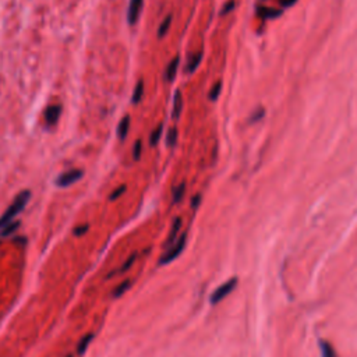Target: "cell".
<instances>
[{
    "label": "cell",
    "mask_w": 357,
    "mask_h": 357,
    "mask_svg": "<svg viewBox=\"0 0 357 357\" xmlns=\"http://www.w3.org/2000/svg\"><path fill=\"white\" fill-rule=\"evenodd\" d=\"M31 195H32V194H31L30 190H23L21 193L17 194V197L14 198V201L10 204V206H9L6 211H5V213L0 217V230L3 229L5 226H7L9 224H12L14 218L24 209L27 204H28V201L31 200Z\"/></svg>",
    "instance_id": "obj_1"
},
{
    "label": "cell",
    "mask_w": 357,
    "mask_h": 357,
    "mask_svg": "<svg viewBox=\"0 0 357 357\" xmlns=\"http://www.w3.org/2000/svg\"><path fill=\"white\" fill-rule=\"evenodd\" d=\"M186 243H187V233H183L169 248H166V253L159 260V265H168L172 261H175L184 251Z\"/></svg>",
    "instance_id": "obj_2"
},
{
    "label": "cell",
    "mask_w": 357,
    "mask_h": 357,
    "mask_svg": "<svg viewBox=\"0 0 357 357\" xmlns=\"http://www.w3.org/2000/svg\"><path fill=\"white\" fill-rule=\"evenodd\" d=\"M237 283H239L237 278H232V279H229V280H226L224 284H221L218 289L212 293L211 297H209V302H211V304H218V303L222 302L224 299H226V297L229 296L232 292L236 289Z\"/></svg>",
    "instance_id": "obj_3"
},
{
    "label": "cell",
    "mask_w": 357,
    "mask_h": 357,
    "mask_svg": "<svg viewBox=\"0 0 357 357\" xmlns=\"http://www.w3.org/2000/svg\"><path fill=\"white\" fill-rule=\"evenodd\" d=\"M83 176H84V172H83L81 169L67 170V172H63L61 175H59L57 177H56L55 184L57 186V187H61V188L68 187V186H72V184H74L76 182L81 180Z\"/></svg>",
    "instance_id": "obj_4"
},
{
    "label": "cell",
    "mask_w": 357,
    "mask_h": 357,
    "mask_svg": "<svg viewBox=\"0 0 357 357\" xmlns=\"http://www.w3.org/2000/svg\"><path fill=\"white\" fill-rule=\"evenodd\" d=\"M61 116V106L60 105H49L45 113H43V119H45V124L46 127H53L57 124V121Z\"/></svg>",
    "instance_id": "obj_5"
},
{
    "label": "cell",
    "mask_w": 357,
    "mask_h": 357,
    "mask_svg": "<svg viewBox=\"0 0 357 357\" xmlns=\"http://www.w3.org/2000/svg\"><path fill=\"white\" fill-rule=\"evenodd\" d=\"M144 0H130L127 9V21L130 25H135L139 19V14L142 12Z\"/></svg>",
    "instance_id": "obj_6"
},
{
    "label": "cell",
    "mask_w": 357,
    "mask_h": 357,
    "mask_svg": "<svg viewBox=\"0 0 357 357\" xmlns=\"http://www.w3.org/2000/svg\"><path fill=\"white\" fill-rule=\"evenodd\" d=\"M182 112H183V95L182 92L177 90V91L175 92V95H173V109H172V117H173L175 120H179L180 116H182Z\"/></svg>",
    "instance_id": "obj_7"
},
{
    "label": "cell",
    "mask_w": 357,
    "mask_h": 357,
    "mask_svg": "<svg viewBox=\"0 0 357 357\" xmlns=\"http://www.w3.org/2000/svg\"><path fill=\"white\" fill-rule=\"evenodd\" d=\"M179 63H180V57L176 56L175 59H172L170 63L166 67V72H165V80L168 83H172L176 79V73H177V68H179Z\"/></svg>",
    "instance_id": "obj_8"
},
{
    "label": "cell",
    "mask_w": 357,
    "mask_h": 357,
    "mask_svg": "<svg viewBox=\"0 0 357 357\" xmlns=\"http://www.w3.org/2000/svg\"><path fill=\"white\" fill-rule=\"evenodd\" d=\"M130 121H131L130 116L126 115L119 121V124H117V137H119L120 141H124L126 137H127L128 128H130Z\"/></svg>",
    "instance_id": "obj_9"
},
{
    "label": "cell",
    "mask_w": 357,
    "mask_h": 357,
    "mask_svg": "<svg viewBox=\"0 0 357 357\" xmlns=\"http://www.w3.org/2000/svg\"><path fill=\"white\" fill-rule=\"evenodd\" d=\"M202 57H204V52L202 50H200V52H197L195 55L188 60L187 66H186V73L187 74H193L195 73V70L200 67V63L201 60H202Z\"/></svg>",
    "instance_id": "obj_10"
},
{
    "label": "cell",
    "mask_w": 357,
    "mask_h": 357,
    "mask_svg": "<svg viewBox=\"0 0 357 357\" xmlns=\"http://www.w3.org/2000/svg\"><path fill=\"white\" fill-rule=\"evenodd\" d=\"M180 226H182V219L176 218L175 222H173V226H172V230H170L169 236H168V240L165 243V247L169 248L170 246L177 240V233H179V230H180Z\"/></svg>",
    "instance_id": "obj_11"
},
{
    "label": "cell",
    "mask_w": 357,
    "mask_h": 357,
    "mask_svg": "<svg viewBox=\"0 0 357 357\" xmlns=\"http://www.w3.org/2000/svg\"><path fill=\"white\" fill-rule=\"evenodd\" d=\"M92 340H94V333H87V335H84L83 338L80 339L79 345H77V354H80V356L84 354Z\"/></svg>",
    "instance_id": "obj_12"
},
{
    "label": "cell",
    "mask_w": 357,
    "mask_h": 357,
    "mask_svg": "<svg viewBox=\"0 0 357 357\" xmlns=\"http://www.w3.org/2000/svg\"><path fill=\"white\" fill-rule=\"evenodd\" d=\"M320 345V351H321V357H338L336 356V351L332 347V345L327 342V340H320L318 342Z\"/></svg>",
    "instance_id": "obj_13"
},
{
    "label": "cell",
    "mask_w": 357,
    "mask_h": 357,
    "mask_svg": "<svg viewBox=\"0 0 357 357\" xmlns=\"http://www.w3.org/2000/svg\"><path fill=\"white\" fill-rule=\"evenodd\" d=\"M142 95H144V81L139 80L138 83L135 84V88H134L131 102H133L134 105H138V103L141 102V99H142Z\"/></svg>",
    "instance_id": "obj_14"
},
{
    "label": "cell",
    "mask_w": 357,
    "mask_h": 357,
    "mask_svg": "<svg viewBox=\"0 0 357 357\" xmlns=\"http://www.w3.org/2000/svg\"><path fill=\"white\" fill-rule=\"evenodd\" d=\"M184 194H186V183L183 182V183H180L177 187L173 188V197H172L173 204H179V202L183 200Z\"/></svg>",
    "instance_id": "obj_15"
},
{
    "label": "cell",
    "mask_w": 357,
    "mask_h": 357,
    "mask_svg": "<svg viewBox=\"0 0 357 357\" xmlns=\"http://www.w3.org/2000/svg\"><path fill=\"white\" fill-rule=\"evenodd\" d=\"M131 284H133V282L130 280V279H126V280H123L120 284H117L116 286V289H115V292H113V297L115 299H117V297H120V296H123L126 292L131 288Z\"/></svg>",
    "instance_id": "obj_16"
},
{
    "label": "cell",
    "mask_w": 357,
    "mask_h": 357,
    "mask_svg": "<svg viewBox=\"0 0 357 357\" xmlns=\"http://www.w3.org/2000/svg\"><path fill=\"white\" fill-rule=\"evenodd\" d=\"M162 133H164V124H159V126L152 131L151 135H150V146H158V142L162 138Z\"/></svg>",
    "instance_id": "obj_17"
},
{
    "label": "cell",
    "mask_w": 357,
    "mask_h": 357,
    "mask_svg": "<svg viewBox=\"0 0 357 357\" xmlns=\"http://www.w3.org/2000/svg\"><path fill=\"white\" fill-rule=\"evenodd\" d=\"M170 24H172V16L169 14V16H166V19L162 21V24L159 25V28H158V38H159V39H162V38L168 34Z\"/></svg>",
    "instance_id": "obj_18"
},
{
    "label": "cell",
    "mask_w": 357,
    "mask_h": 357,
    "mask_svg": "<svg viewBox=\"0 0 357 357\" xmlns=\"http://www.w3.org/2000/svg\"><path fill=\"white\" fill-rule=\"evenodd\" d=\"M177 135H179L177 128H169V131L166 134V146L169 147V148H175L176 144H177Z\"/></svg>",
    "instance_id": "obj_19"
},
{
    "label": "cell",
    "mask_w": 357,
    "mask_h": 357,
    "mask_svg": "<svg viewBox=\"0 0 357 357\" xmlns=\"http://www.w3.org/2000/svg\"><path fill=\"white\" fill-rule=\"evenodd\" d=\"M280 13H282L280 10H273V9H266V7L258 9V16L264 17V19H275Z\"/></svg>",
    "instance_id": "obj_20"
},
{
    "label": "cell",
    "mask_w": 357,
    "mask_h": 357,
    "mask_svg": "<svg viewBox=\"0 0 357 357\" xmlns=\"http://www.w3.org/2000/svg\"><path fill=\"white\" fill-rule=\"evenodd\" d=\"M19 226H20V222H14V221H13L12 224H9L7 226H5V228L2 229V232H0V236H3V237L10 236L12 233H14L16 230L19 229Z\"/></svg>",
    "instance_id": "obj_21"
},
{
    "label": "cell",
    "mask_w": 357,
    "mask_h": 357,
    "mask_svg": "<svg viewBox=\"0 0 357 357\" xmlns=\"http://www.w3.org/2000/svg\"><path fill=\"white\" fill-rule=\"evenodd\" d=\"M221 91H222V83L218 81V83L213 84V87L211 88V91H209V99H211L212 102L218 101L219 95H221Z\"/></svg>",
    "instance_id": "obj_22"
},
{
    "label": "cell",
    "mask_w": 357,
    "mask_h": 357,
    "mask_svg": "<svg viewBox=\"0 0 357 357\" xmlns=\"http://www.w3.org/2000/svg\"><path fill=\"white\" fill-rule=\"evenodd\" d=\"M135 258H137V255H135V254L130 255V258H128V260L126 261V262H124V264H123V265L120 266V269H119V271H116V272H113L112 275H116V273H121V272H126L127 269H130V268H131V265L134 264V261H135Z\"/></svg>",
    "instance_id": "obj_23"
},
{
    "label": "cell",
    "mask_w": 357,
    "mask_h": 357,
    "mask_svg": "<svg viewBox=\"0 0 357 357\" xmlns=\"http://www.w3.org/2000/svg\"><path fill=\"white\" fill-rule=\"evenodd\" d=\"M141 150H142V141H141V139H137L133 148L134 161H138L139 158H141Z\"/></svg>",
    "instance_id": "obj_24"
},
{
    "label": "cell",
    "mask_w": 357,
    "mask_h": 357,
    "mask_svg": "<svg viewBox=\"0 0 357 357\" xmlns=\"http://www.w3.org/2000/svg\"><path fill=\"white\" fill-rule=\"evenodd\" d=\"M126 190H127V187H126V186H120V187H117V188H116V190H115V191H113V193L110 194L109 200H110V201L117 200L119 197H121L123 194L126 193Z\"/></svg>",
    "instance_id": "obj_25"
},
{
    "label": "cell",
    "mask_w": 357,
    "mask_h": 357,
    "mask_svg": "<svg viewBox=\"0 0 357 357\" xmlns=\"http://www.w3.org/2000/svg\"><path fill=\"white\" fill-rule=\"evenodd\" d=\"M88 229H90V225L88 224L77 226V228L74 229V236H83V235H85V233L88 232Z\"/></svg>",
    "instance_id": "obj_26"
},
{
    "label": "cell",
    "mask_w": 357,
    "mask_h": 357,
    "mask_svg": "<svg viewBox=\"0 0 357 357\" xmlns=\"http://www.w3.org/2000/svg\"><path fill=\"white\" fill-rule=\"evenodd\" d=\"M235 5H236V3H235V0H230V2H228V3H226V5L224 6V9L221 10V16L224 17V16H226L228 13L232 12V10L235 9Z\"/></svg>",
    "instance_id": "obj_27"
},
{
    "label": "cell",
    "mask_w": 357,
    "mask_h": 357,
    "mask_svg": "<svg viewBox=\"0 0 357 357\" xmlns=\"http://www.w3.org/2000/svg\"><path fill=\"white\" fill-rule=\"evenodd\" d=\"M264 115H265V110L262 109V108L257 109V112H255L254 115H253V119H251V121H253V123H255V121L261 120V119L264 117Z\"/></svg>",
    "instance_id": "obj_28"
},
{
    "label": "cell",
    "mask_w": 357,
    "mask_h": 357,
    "mask_svg": "<svg viewBox=\"0 0 357 357\" xmlns=\"http://www.w3.org/2000/svg\"><path fill=\"white\" fill-rule=\"evenodd\" d=\"M200 202H201V195L198 194V195H195L193 198V202H191V206H193L194 209L195 208H198V205H200Z\"/></svg>",
    "instance_id": "obj_29"
},
{
    "label": "cell",
    "mask_w": 357,
    "mask_h": 357,
    "mask_svg": "<svg viewBox=\"0 0 357 357\" xmlns=\"http://www.w3.org/2000/svg\"><path fill=\"white\" fill-rule=\"evenodd\" d=\"M296 3V0H282L280 2V6L282 7H291Z\"/></svg>",
    "instance_id": "obj_30"
},
{
    "label": "cell",
    "mask_w": 357,
    "mask_h": 357,
    "mask_svg": "<svg viewBox=\"0 0 357 357\" xmlns=\"http://www.w3.org/2000/svg\"><path fill=\"white\" fill-rule=\"evenodd\" d=\"M67 357H73V356H67Z\"/></svg>",
    "instance_id": "obj_31"
}]
</instances>
